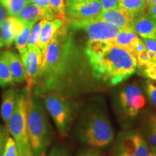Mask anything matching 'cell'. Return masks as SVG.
I'll return each mask as SVG.
<instances>
[{
	"instance_id": "cell-33",
	"label": "cell",
	"mask_w": 156,
	"mask_h": 156,
	"mask_svg": "<svg viewBox=\"0 0 156 156\" xmlns=\"http://www.w3.org/2000/svg\"><path fill=\"white\" fill-rule=\"evenodd\" d=\"M146 49L156 54V38H142Z\"/></svg>"
},
{
	"instance_id": "cell-20",
	"label": "cell",
	"mask_w": 156,
	"mask_h": 156,
	"mask_svg": "<svg viewBox=\"0 0 156 156\" xmlns=\"http://www.w3.org/2000/svg\"><path fill=\"white\" fill-rule=\"evenodd\" d=\"M140 41L138 35L133 30H122L115 37L112 43L113 44L125 48L130 53Z\"/></svg>"
},
{
	"instance_id": "cell-14",
	"label": "cell",
	"mask_w": 156,
	"mask_h": 156,
	"mask_svg": "<svg viewBox=\"0 0 156 156\" xmlns=\"http://www.w3.org/2000/svg\"><path fill=\"white\" fill-rule=\"evenodd\" d=\"M16 17L24 23H36L43 19L51 20L57 18L56 14L52 10H46L34 3H30L25 6Z\"/></svg>"
},
{
	"instance_id": "cell-21",
	"label": "cell",
	"mask_w": 156,
	"mask_h": 156,
	"mask_svg": "<svg viewBox=\"0 0 156 156\" xmlns=\"http://www.w3.org/2000/svg\"><path fill=\"white\" fill-rule=\"evenodd\" d=\"M36 24L35 23H25L24 28L22 32L20 34L15 41V46H16L18 53L20 56H22L28 49V43L30 39V33L32 30L33 27Z\"/></svg>"
},
{
	"instance_id": "cell-24",
	"label": "cell",
	"mask_w": 156,
	"mask_h": 156,
	"mask_svg": "<svg viewBox=\"0 0 156 156\" xmlns=\"http://www.w3.org/2000/svg\"><path fill=\"white\" fill-rule=\"evenodd\" d=\"M15 83L8 64L3 54H0V86L7 87L14 85Z\"/></svg>"
},
{
	"instance_id": "cell-25",
	"label": "cell",
	"mask_w": 156,
	"mask_h": 156,
	"mask_svg": "<svg viewBox=\"0 0 156 156\" xmlns=\"http://www.w3.org/2000/svg\"><path fill=\"white\" fill-rule=\"evenodd\" d=\"M46 20H47L46 19L41 20H39L38 22H37L36 24L34 25L30 33V39H29L28 46V49L38 47V43L41 38V35L43 26H44V23Z\"/></svg>"
},
{
	"instance_id": "cell-16",
	"label": "cell",
	"mask_w": 156,
	"mask_h": 156,
	"mask_svg": "<svg viewBox=\"0 0 156 156\" xmlns=\"http://www.w3.org/2000/svg\"><path fill=\"white\" fill-rule=\"evenodd\" d=\"M66 23H68L60 18H55L51 20H46L45 22L38 43V48L41 51L44 55L46 54L48 45L57 34L58 30Z\"/></svg>"
},
{
	"instance_id": "cell-11",
	"label": "cell",
	"mask_w": 156,
	"mask_h": 156,
	"mask_svg": "<svg viewBox=\"0 0 156 156\" xmlns=\"http://www.w3.org/2000/svg\"><path fill=\"white\" fill-rule=\"evenodd\" d=\"M66 20L68 23L96 19L102 12L99 0L83 2L66 6Z\"/></svg>"
},
{
	"instance_id": "cell-32",
	"label": "cell",
	"mask_w": 156,
	"mask_h": 156,
	"mask_svg": "<svg viewBox=\"0 0 156 156\" xmlns=\"http://www.w3.org/2000/svg\"><path fill=\"white\" fill-rule=\"evenodd\" d=\"M102 7V11L116 9L119 7V0H99Z\"/></svg>"
},
{
	"instance_id": "cell-1",
	"label": "cell",
	"mask_w": 156,
	"mask_h": 156,
	"mask_svg": "<svg viewBox=\"0 0 156 156\" xmlns=\"http://www.w3.org/2000/svg\"><path fill=\"white\" fill-rule=\"evenodd\" d=\"M78 51L69 26L66 23L48 45L37 77L34 94L41 97L50 92L69 88L78 79Z\"/></svg>"
},
{
	"instance_id": "cell-26",
	"label": "cell",
	"mask_w": 156,
	"mask_h": 156,
	"mask_svg": "<svg viewBox=\"0 0 156 156\" xmlns=\"http://www.w3.org/2000/svg\"><path fill=\"white\" fill-rule=\"evenodd\" d=\"M144 83L143 88L146 98L152 106L156 108V80L147 79Z\"/></svg>"
},
{
	"instance_id": "cell-22",
	"label": "cell",
	"mask_w": 156,
	"mask_h": 156,
	"mask_svg": "<svg viewBox=\"0 0 156 156\" xmlns=\"http://www.w3.org/2000/svg\"><path fill=\"white\" fill-rule=\"evenodd\" d=\"M119 7L125 9L136 17L145 14L147 5L145 0H119Z\"/></svg>"
},
{
	"instance_id": "cell-7",
	"label": "cell",
	"mask_w": 156,
	"mask_h": 156,
	"mask_svg": "<svg viewBox=\"0 0 156 156\" xmlns=\"http://www.w3.org/2000/svg\"><path fill=\"white\" fill-rule=\"evenodd\" d=\"M26 91L24 88L18 93L14 112L6 125L15 140L20 156H34L31 149L27 122Z\"/></svg>"
},
{
	"instance_id": "cell-15",
	"label": "cell",
	"mask_w": 156,
	"mask_h": 156,
	"mask_svg": "<svg viewBox=\"0 0 156 156\" xmlns=\"http://www.w3.org/2000/svg\"><path fill=\"white\" fill-rule=\"evenodd\" d=\"M132 30L142 38H156V20L147 14L134 17Z\"/></svg>"
},
{
	"instance_id": "cell-35",
	"label": "cell",
	"mask_w": 156,
	"mask_h": 156,
	"mask_svg": "<svg viewBox=\"0 0 156 156\" xmlns=\"http://www.w3.org/2000/svg\"><path fill=\"white\" fill-rule=\"evenodd\" d=\"M77 156H103L100 151L94 149H87L81 151Z\"/></svg>"
},
{
	"instance_id": "cell-19",
	"label": "cell",
	"mask_w": 156,
	"mask_h": 156,
	"mask_svg": "<svg viewBox=\"0 0 156 156\" xmlns=\"http://www.w3.org/2000/svg\"><path fill=\"white\" fill-rule=\"evenodd\" d=\"M142 135L150 151L156 152V113H151L145 116L142 123Z\"/></svg>"
},
{
	"instance_id": "cell-41",
	"label": "cell",
	"mask_w": 156,
	"mask_h": 156,
	"mask_svg": "<svg viewBox=\"0 0 156 156\" xmlns=\"http://www.w3.org/2000/svg\"><path fill=\"white\" fill-rule=\"evenodd\" d=\"M147 156H156V152L150 151L149 153H148Z\"/></svg>"
},
{
	"instance_id": "cell-2",
	"label": "cell",
	"mask_w": 156,
	"mask_h": 156,
	"mask_svg": "<svg viewBox=\"0 0 156 156\" xmlns=\"http://www.w3.org/2000/svg\"><path fill=\"white\" fill-rule=\"evenodd\" d=\"M85 52L93 77L110 86L126 81L136 70L135 57L112 42H87Z\"/></svg>"
},
{
	"instance_id": "cell-12",
	"label": "cell",
	"mask_w": 156,
	"mask_h": 156,
	"mask_svg": "<svg viewBox=\"0 0 156 156\" xmlns=\"http://www.w3.org/2000/svg\"><path fill=\"white\" fill-rule=\"evenodd\" d=\"M135 16L125 9L120 8L102 11L98 17V19L108 22L117 26L122 30H132V23Z\"/></svg>"
},
{
	"instance_id": "cell-38",
	"label": "cell",
	"mask_w": 156,
	"mask_h": 156,
	"mask_svg": "<svg viewBox=\"0 0 156 156\" xmlns=\"http://www.w3.org/2000/svg\"><path fill=\"white\" fill-rule=\"evenodd\" d=\"M87 1H92V0H65L66 6H69L73 4L83 2H87Z\"/></svg>"
},
{
	"instance_id": "cell-40",
	"label": "cell",
	"mask_w": 156,
	"mask_h": 156,
	"mask_svg": "<svg viewBox=\"0 0 156 156\" xmlns=\"http://www.w3.org/2000/svg\"><path fill=\"white\" fill-rule=\"evenodd\" d=\"M4 46H5V44H4V42H3L1 34H0V48H2Z\"/></svg>"
},
{
	"instance_id": "cell-37",
	"label": "cell",
	"mask_w": 156,
	"mask_h": 156,
	"mask_svg": "<svg viewBox=\"0 0 156 156\" xmlns=\"http://www.w3.org/2000/svg\"><path fill=\"white\" fill-rule=\"evenodd\" d=\"M147 15L156 20V3L147 7Z\"/></svg>"
},
{
	"instance_id": "cell-36",
	"label": "cell",
	"mask_w": 156,
	"mask_h": 156,
	"mask_svg": "<svg viewBox=\"0 0 156 156\" xmlns=\"http://www.w3.org/2000/svg\"><path fill=\"white\" fill-rule=\"evenodd\" d=\"M9 16V15H8V13H7V10H6V9L4 8L3 6L0 4V26L2 25V23L5 22Z\"/></svg>"
},
{
	"instance_id": "cell-27",
	"label": "cell",
	"mask_w": 156,
	"mask_h": 156,
	"mask_svg": "<svg viewBox=\"0 0 156 156\" xmlns=\"http://www.w3.org/2000/svg\"><path fill=\"white\" fill-rule=\"evenodd\" d=\"M51 8L55 13L57 18L66 21V2L64 0H49Z\"/></svg>"
},
{
	"instance_id": "cell-28",
	"label": "cell",
	"mask_w": 156,
	"mask_h": 156,
	"mask_svg": "<svg viewBox=\"0 0 156 156\" xmlns=\"http://www.w3.org/2000/svg\"><path fill=\"white\" fill-rule=\"evenodd\" d=\"M138 73L148 80H156V62H151L145 67L138 69Z\"/></svg>"
},
{
	"instance_id": "cell-39",
	"label": "cell",
	"mask_w": 156,
	"mask_h": 156,
	"mask_svg": "<svg viewBox=\"0 0 156 156\" xmlns=\"http://www.w3.org/2000/svg\"><path fill=\"white\" fill-rule=\"evenodd\" d=\"M146 4H147V7H149V6H151L152 5H153V4L156 3V0H145Z\"/></svg>"
},
{
	"instance_id": "cell-6",
	"label": "cell",
	"mask_w": 156,
	"mask_h": 156,
	"mask_svg": "<svg viewBox=\"0 0 156 156\" xmlns=\"http://www.w3.org/2000/svg\"><path fill=\"white\" fill-rule=\"evenodd\" d=\"M41 98L58 133L62 137L67 136L75 118V103L59 92L48 93Z\"/></svg>"
},
{
	"instance_id": "cell-10",
	"label": "cell",
	"mask_w": 156,
	"mask_h": 156,
	"mask_svg": "<svg viewBox=\"0 0 156 156\" xmlns=\"http://www.w3.org/2000/svg\"><path fill=\"white\" fill-rule=\"evenodd\" d=\"M21 58L26 74V86L25 89L27 97L29 98L34 94V85L41 68L44 55L40 48L36 47L28 49Z\"/></svg>"
},
{
	"instance_id": "cell-4",
	"label": "cell",
	"mask_w": 156,
	"mask_h": 156,
	"mask_svg": "<svg viewBox=\"0 0 156 156\" xmlns=\"http://www.w3.org/2000/svg\"><path fill=\"white\" fill-rule=\"evenodd\" d=\"M27 122L34 156H46L51 141L52 129L46 108L41 97L33 94L28 98Z\"/></svg>"
},
{
	"instance_id": "cell-5",
	"label": "cell",
	"mask_w": 156,
	"mask_h": 156,
	"mask_svg": "<svg viewBox=\"0 0 156 156\" xmlns=\"http://www.w3.org/2000/svg\"><path fill=\"white\" fill-rule=\"evenodd\" d=\"M147 98L144 88L138 83L124 85L114 98L115 112L122 122H132L145 108Z\"/></svg>"
},
{
	"instance_id": "cell-30",
	"label": "cell",
	"mask_w": 156,
	"mask_h": 156,
	"mask_svg": "<svg viewBox=\"0 0 156 156\" xmlns=\"http://www.w3.org/2000/svg\"><path fill=\"white\" fill-rule=\"evenodd\" d=\"M9 130L7 126L0 125V156L2 155V153L5 149L6 142L9 137Z\"/></svg>"
},
{
	"instance_id": "cell-18",
	"label": "cell",
	"mask_w": 156,
	"mask_h": 156,
	"mask_svg": "<svg viewBox=\"0 0 156 156\" xmlns=\"http://www.w3.org/2000/svg\"><path fill=\"white\" fill-rule=\"evenodd\" d=\"M17 95H18V91L15 87H9L3 93L0 114H1L2 119L5 123V125L7 124L15 110Z\"/></svg>"
},
{
	"instance_id": "cell-3",
	"label": "cell",
	"mask_w": 156,
	"mask_h": 156,
	"mask_svg": "<svg viewBox=\"0 0 156 156\" xmlns=\"http://www.w3.org/2000/svg\"><path fill=\"white\" fill-rule=\"evenodd\" d=\"M77 134L84 143L93 147H104L112 143L114 132L104 107L93 105L83 112Z\"/></svg>"
},
{
	"instance_id": "cell-23",
	"label": "cell",
	"mask_w": 156,
	"mask_h": 156,
	"mask_svg": "<svg viewBox=\"0 0 156 156\" xmlns=\"http://www.w3.org/2000/svg\"><path fill=\"white\" fill-rule=\"evenodd\" d=\"M30 3L31 0H0V4L7 10L9 16L12 17H17L25 6Z\"/></svg>"
},
{
	"instance_id": "cell-34",
	"label": "cell",
	"mask_w": 156,
	"mask_h": 156,
	"mask_svg": "<svg viewBox=\"0 0 156 156\" xmlns=\"http://www.w3.org/2000/svg\"><path fill=\"white\" fill-rule=\"evenodd\" d=\"M31 3H34L36 5L38 6L39 7L46 9V10H52L51 8L49 0H31Z\"/></svg>"
},
{
	"instance_id": "cell-17",
	"label": "cell",
	"mask_w": 156,
	"mask_h": 156,
	"mask_svg": "<svg viewBox=\"0 0 156 156\" xmlns=\"http://www.w3.org/2000/svg\"><path fill=\"white\" fill-rule=\"evenodd\" d=\"M8 64L15 83H25L26 74L22 58L19 54L11 51H6L2 53Z\"/></svg>"
},
{
	"instance_id": "cell-13",
	"label": "cell",
	"mask_w": 156,
	"mask_h": 156,
	"mask_svg": "<svg viewBox=\"0 0 156 156\" xmlns=\"http://www.w3.org/2000/svg\"><path fill=\"white\" fill-rule=\"evenodd\" d=\"M25 23L16 17L9 16L0 26V34L4 44L9 47L15 42V39L22 32Z\"/></svg>"
},
{
	"instance_id": "cell-8",
	"label": "cell",
	"mask_w": 156,
	"mask_h": 156,
	"mask_svg": "<svg viewBox=\"0 0 156 156\" xmlns=\"http://www.w3.org/2000/svg\"><path fill=\"white\" fill-rule=\"evenodd\" d=\"M69 24L73 30H83L87 36V42H112L122 30L117 26L98 18L74 21Z\"/></svg>"
},
{
	"instance_id": "cell-29",
	"label": "cell",
	"mask_w": 156,
	"mask_h": 156,
	"mask_svg": "<svg viewBox=\"0 0 156 156\" xmlns=\"http://www.w3.org/2000/svg\"><path fill=\"white\" fill-rule=\"evenodd\" d=\"M2 156H20L16 143L12 136H9L7 139Z\"/></svg>"
},
{
	"instance_id": "cell-9",
	"label": "cell",
	"mask_w": 156,
	"mask_h": 156,
	"mask_svg": "<svg viewBox=\"0 0 156 156\" xmlns=\"http://www.w3.org/2000/svg\"><path fill=\"white\" fill-rule=\"evenodd\" d=\"M150 150L141 132L124 130L119 134L116 142L117 156H147Z\"/></svg>"
},
{
	"instance_id": "cell-31",
	"label": "cell",
	"mask_w": 156,
	"mask_h": 156,
	"mask_svg": "<svg viewBox=\"0 0 156 156\" xmlns=\"http://www.w3.org/2000/svg\"><path fill=\"white\" fill-rule=\"evenodd\" d=\"M46 156H71L68 150L63 146L55 145Z\"/></svg>"
}]
</instances>
